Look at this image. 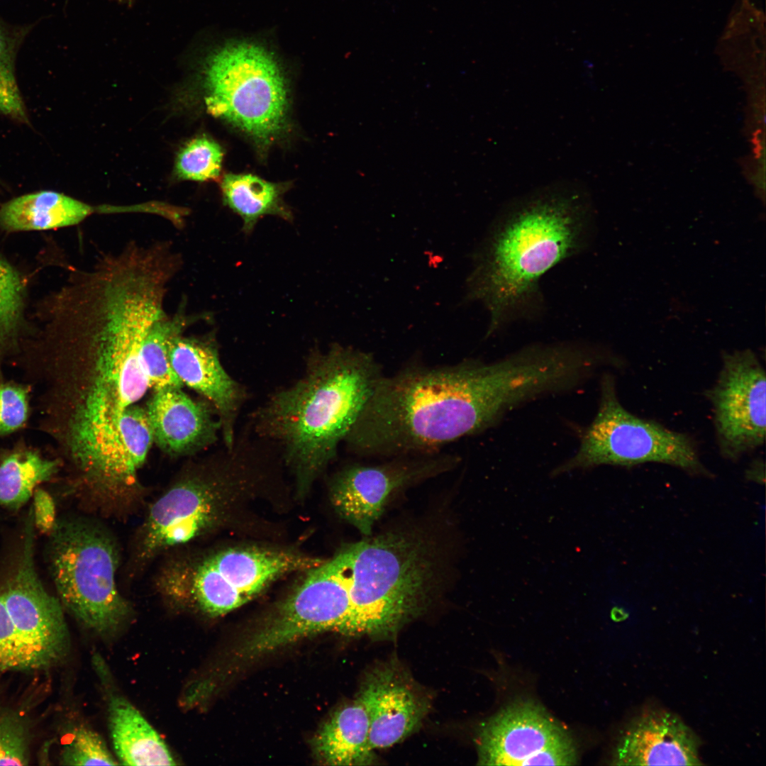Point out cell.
Wrapping results in <instances>:
<instances>
[{
    "instance_id": "cell-19",
    "label": "cell",
    "mask_w": 766,
    "mask_h": 766,
    "mask_svg": "<svg viewBox=\"0 0 766 766\" xmlns=\"http://www.w3.org/2000/svg\"><path fill=\"white\" fill-rule=\"evenodd\" d=\"M211 407L192 399L180 388L155 391L145 409L153 440L174 454L197 451L212 444L221 425Z\"/></svg>"
},
{
    "instance_id": "cell-20",
    "label": "cell",
    "mask_w": 766,
    "mask_h": 766,
    "mask_svg": "<svg viewBox=\"0 0 766 766\" xmlns=\"http://www.w3.org/2000/svg\"><path fill=\"white\" fill-rule=\"evenodd\" d=\"M113 209L94 207L62 193L40 191L13 198L0 208V227L9 232L46 231L79 223L98 211Z\"/></svg>"
},
{
    "instance_id": "cell-21",
    "label": "cell",
    "mask_w": 766,
    "mask_h": 766,
    "mask_svg": "<svg viewBox=\"0 0 766 766\" xmlns=\"http://www.w3.org/2000/svg\"><path fill=\"white\" fill-rule=\"evenodd\" d=\"M108 709L111 738L119 764H176L160 736L128 701L121 696L111 695Z\"/></svg>"
},
{
    "instance_id": "cell-25",
    "label": "cell",
    "mask_w": 766,
    "mask_h": 766,
    "mask_svg": "<svg viewBox=\"0 0 766 766\" xmlns=\"http://www.w3.org/2000/svg\"><path fill=\"white\" fill-rule=\"evenodd\" d=\"M57 460L33 451L16 452L0 464V505L17 509L32 496L34 488L57 471Z\"/></svg>"
},
{
    "instance_id": "cell-31",
    "label": "cell",
    "mask_w": 766,
    "mask_h": 766,
    "mask_svg": "<svg viewBox=\"0 0 766 766\" xmlns=\"http://www.w3.org/2000/svg\"><path fill=\"white\" fill-rule=\"evenodd\" d=\"M28 390L12 384H0V435L13 432L26 421Z\"/></svg>"
},
{
    "instance_id": "cell-26",
    "label": "cell",
    "mask_w": 766,
    "mask_h": 766,
    "mask_svg": "<svg viewBox=\"0 0 766 766\" xmlns=\"http://www.w3.org/2000/svg\"><path fill=\"white\" fill-rule=\"evenodd\" d=\"M25 289L16 269L0 255V357L12 348L21 329Z\"/></svg>"
},
{
    "instance_id": "cell-14",
    "label": "cell",
    "mask_w": 766,
    "mask_h": 766,
    "mask_svg": "<svg viewBox=\"0 0 766 766\" xmlns=\"http://www.w3.org/2000/svg\"><path fill=\"white\" fill-rule=\"evenodd\" d=\"M31 522L27 523L16 571L0 593L33 669H39L62 658L69 639L62 605L45 590L35 572Z\"/></svg>"
},
{
    "instance_id": "cell-12",
    "label": "cell",
    "mask_w": 766,
    "mask_h": 766,
    "mask_svg": "<svg viewBox=\"0 0 766 766\" xmlns=\"http://www.w3.org/2000/svg\"><path fill=\"white\" fill-rule=\"evenodd\" d=\"M378 465L354 464L333 477L330 497L338 514L365 536L393 494L453 468L459 458L440 452L389 458Z\"/></svg>"
},
{
    "instance_id": "cell-6",
    "label": "cell",
    "mask_w": 766,
    "mask_h": 766,
    "mask_svg": "<svg viewBox=\"0 0 766 766\" xmlns=\"http://www.w3.org/2000/svg\"><path fill=\"white\" fill-rule=\"evenodd\" d=\"M323 560L294 551L260 547L205 553H178L155 577L158 593L179 609L223 616L252 600L289 573L306 571Z\"/></svg>"
},
{
    "instance_id": "cell-18",
    "label": "cell",
    "mask_w": 766,
    "mask_h": 766,
    "mask_svg": "<svg viewBox=\"0 0 766 766\" xmlns=\"http://www.w3.org/2000/svg\"><path fill=\"white\" fill-rule=\"evenodd\" d=\"M699 741L676 714L660 709L636 716L614 748L615 765H701Z\"/></svg>"
},
{
    "instance_id": "cell-16",
    "label": "cell",
    "mask_w": 766,
    "mask_h": 766,
    "mask_svg": "<svg viewBox=\"0 0 766 766\" xmlns=\"http://www.w3.org/2000/svg\"><path fill=\"white\" fill-rule=\"evenodd\" d=\"M168 355L182 384L201 394L213 407L226 447L233 448L235 421L245 395L223 367L215 340L179 334L170 340Z\"/></svg>"
},
{
    "instance_id": "cell-8",
    "label": "cell",
    "mask_w": 766,
    "mask_h": 766,
    "mask_svg": "<svg viewBox=\"0 0 766 766\" xmlns=\"http://www.w3.org/2000/svg\"><path fill=\"white\" fill-rule=\"evenodd\" d=\"M50 533V569L62 605L87 628L113 634L132 610L117 587L120 555L113 535L79 517L57 521Z\"/></svg>"
},
{
    "instance_id": "cell-4",
    "label": "cell",
    "mask_w": 766,
    "mask_h": 766,
    "mask_svg": "<svg viewBox=\"0 0 766 766\" xmlns=\"http://www.w3.org/2000/svg\"><path fill=\"white\" fill-rule=\"evenodd\" d=\"M366 537L306 570L294 591L333 631L391 638L432 601L440 579L436 550L416 532Z\"/></svg>"
},
{
    "instance_id": "cell-1",
    "label": "cell",
    "mask_w": 766,
    "mask_h": 766,
    "mask_svg": "<svg viewBox=\"0 0 766 766\" xmlns=\"http://www.w3.org/2000/svg\"><path fill=\"white\" fill-rule=\"evenodd\" d=\"M545 389L542 364L523 348L492 362L407 367L382 377L344 443L362 457L439 453L489 429Z\"/></svg>"
},
{
    "instance_id": "cell-10",
    "label": "cell",
    "mask_w": 766,
    "mask_h": 766,
    "mask_svg": "<svg viewBox=\"0 0 766 766\" xmlns=\"http://www.w3.org/2000/svg\"><path fill=\"white\" fill-rule=\"evenodd\" d=\"M596 414L585 428L575 454L553 470L552 475L603 465L633 466L660 462L692 474L708 472L686 434L638 418L620 403L614 377L604 374Z\"/></svg>"
},
{
    "instance_id": "cell-13",
    "label": "cell",
    "mask_w": 766,
    "mask_h": 766,
    "mask_svg": "<svg viewBox=\"0 0 766 766\" xmlns=\"http://www.w3.org/2000/svg\"><path fill=\"white\" fill-rule=\"evenodd\" d=\"M721 454L737 460L765 440L766 376L750 350L725 353L715 385L708 392Z\"/></svg>"
},
{
    "instance_id": "cell-30",
    "label": "cell",
    "mask_w": 766,
    "mask_h": 766,
    "mask_svg": "<svg viewBox=\"0 0 766 766\" xmlns=\"http://www.w3.org/2000/svg\"><path fill=\"white\" fill-rule=\"evenodd\" d=\"M31 669L30 657L18 637L0 593V670Z\"/></svg>"
},
{
    "instance_id": "cell-22",
    "label": "cell",
    "mask_w": 766,
    "mask_h": 766,
    "mask_svg": "<svg viewBox=\"0 0 766 766\" xmlns=\"http://www.w3.org/2000/svg\"><path fill=\"white\" fill-rule=\"evenodd\" d=\"M370 722L360 701L337 709L319 729L313 740L316 755L330 765H365L375 760L369 743Z\"/></svg>"
},
{
    "instance_id": "cell-11",
    "label": "cell",
    "mask_w": 766,
    "mask_h": 766,
    "mask_svg": "<svg viewBox=\"0 0 766 766\" xmlns=\"http://www.w3.org/2000/svg\"><path fill=\"white\" fill-rule=\"evenodd\" d=\"M153 441L145 409L131 406L113 415L70 418L67 445L94 501L109 510L138 501L137 473Z\"/></svg>"
},
{
    "instance_id": "cell-24",
    "label": "cell",
    "mask_w": 766,
    "mask_h": 766,
    "mask_svg": "<svg viewBox=\"0 0 766 766\" xmlns=\"http://www.w3.org/2000/svg\"><path fill=\"white\" fill-rule=\"evenodd\" d=\"M181 302L177 312L166 313L155 321L149 329L142 345L140 360L149 387L155 391L180 388L183 384L174 372L168 355L170 340L182 334L196 317L186 313Z\"/></svg>"
},
{
    "instance_id": "cell-3",
    "label": "cell",
    "mask_w": 766,
    "mask_h": 766,
    "mask_svg": "<svg viewBox=\"0 0 766 766\" xmlns=\"http://www.w3.org/2000/svg\"><path fill=\"white\" fill-rule=\"evenodd\" d=\"M594 209L578 182L560 181L512 199L472 255L464 301L489 313L486 337L544 309L539 282L553 267L589 244Z\"/></svg>"
},
{
    "instance_id": "cell-27",
    "label": "cell",
    "mask_w": 766,
    "mask_h": 766,
    "mask_svg": "<svg viewBox=\"0 0 766 766\" xmlns=\"http://www.w3.org/2000/svg\"><path fill=\"white\" fill-rule=\"evenodd\" d=\"M223 158L221 146L212 138L202 135L187 143L179 151L175 162L176 176L197 182L218 177Z\"/></svg>"
},
{
    "instance_id": "cell-28",
    "label": "cell",
    "mask_w": 766,
    "mask_h": 766,
    "mask_svg": "<svg viewBox=\"0 0 766 766\" xmlns=\"http://www.w3.org/2000/svg\"><path fill=\"white\" fill-rule=\"evenodd\" d=\"M62 763L67 765H118L103 738L91 728L82 726L74 731L72 738L62 753Z\"/></svg>"
},
{
    "instance_id": "cell-23",
    "label": "cell",
    "mask_w": 766,
    "mask_h": 766,
    "mask_svg": "<svg viewBox=\"0 0 766 766\" xmlns=\"http://www.w3.org/2000/svg\"><path fill=\"white\" fill-rule=\"evenodd\" d=\"M287 187L251 174H226L221 182L223 203L242 218L243 230L247 234L264 216L292 220L291 210L282 197Z\"/></svg>"
},
{
    "instance_id": "cell-33",
    "label": "cell",
    "mask_w": 766,
    "mask_h": 766,
    "mask_svg": "<svg viewBox=\"0 0 766 766\" xmlns=\"http://www.w3.org/2000/svg\"><path fill=\"white\" fill-rule=\"evenodd\" d=\"M119 1L123 2V3H126V4H128L129 6L131 5L132 2H133V0H119Z\"/></svg>"
},
{
    "instance_id": "cell-9",
    "label": "cell",
    "mask_w": 766,
    "mask_h": 766,
    "mask_svg": "<svg viewBox=\"0 0 766 766\" xmlns=\"http://www.w3.org/2000/svg\"><path fill=\"white\" fill-rule=\"evenodd\" d=\"M234 447L215 468L190 473L174 483L150 506L136 534V567L211 532L227 519L251 482Z\"/></svg>"
},
{
    "instance_id": "cell-5",
    "label": "cell",
    "mask_w": 766,
    "mask_h": 766,
    "mask_svg": "<svg viewBox=\"0 0 766 766\" xmlns=\"http://www.w3.org/2000/svg\"><path fill=\"white\" fill-rule=\"evenodd\" d=\"M383 375L372 353L333 344L258 410L257 431L282 448L299 492L335 457Z\"/></svg>"
},
{
    "instance_id": "cell-32",
    "label": "cell",
    "mask_w": 766,
    "mask_h": 766,
    "mask_svg": "<svg viewBox=\"0 0 766 766\" xmlns=\"http://www.w3.org/2000/svg\"><path fill=\"white\" fill-rule=\"evenodd\" d=\"M33 516L34 523L43 533H50L56 523L53 499L43 489H37L35 492Z\"/></svg>"
},
{
    "instance_id": "cell-15",
    "label": "cell",
    "mask_w": 766,
    "mask_h": 766,
    "mask_svg": "<svg viewBox=\"0 0 766 766\" xmlns=\"http://www.w3.org/2000/svg\"><path fill=\"white\" fill-rule=\"evenodd\" d=\"M357 699L370 722L371 749L391 747L416 731L429 709V701L397 664H381L363 679Z\"/></svg>"
},
{
    "instance_id": "cell-7",
    "label": "cell",
    "mask_w": 766,
    "mask_h": 766,
    "mask_svg": "<svg viewBox=\"0 0 766 766\" xmlns=\"http://www.w3.org/2000/svg\"><path fill=\"white\" fill-rule=\"evenodd\" d=\"M200 79L207 112L266 149L289 128V90L276 57L264 46L236 41L202 61Z\"/></svg>"
},
{
    "instance_id": "cell-2",
    "label": "cell",
    "mask_w": 766,
    "mask_h": 766,
    "mask_svg": "<svg viewBox=\"0 0 766 766\" xmlns=\"http://www.w3.org/2000/svg\"><path fill=\"white\" fill-rule=\"evenodd\" d=\"M178 274L169 260L123 250L103 253L78 272L61 295L58 317L67 340L91 352L95 375L76 406L88 415H112L138 401L149 387L140 354Z\"/></svg>"
},
{
    "instance_id": "cell-29",
    "label": "cell",
    "mask_w": 766,
    "mask_h": 766,
    "mask_svg": "<svg viewBox=\"0 0 766 766\" xmlns=\"http://www.w3.org/2000/svg\"><path fill=\"white\" fill-rule=\"evenodd\" d=\"M28 738L23 723L11 715H0V765H26Z\"/></svg>"
},
{
    "instance_id": "cell-17",
    "label": "cell",
    "mask_w": 766,
    "mask_h": 766,
    "mask_svg": "<svg viewBox=\"0 0 766 766\" xmlns=\"http://www.w3.org/2000/svg\"><path fill=\"white\" fill-rule=\"evenodd\" d=\"M567 735L538 705L513 704L480 727L478 765H528L543 750Z\"/></svg>"
}]
</instances>
